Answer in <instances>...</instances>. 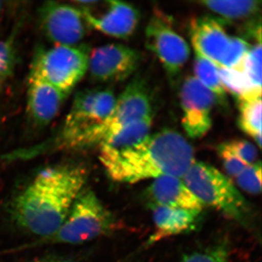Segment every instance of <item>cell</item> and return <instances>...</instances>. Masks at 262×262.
<instances>
[{
	"label": "cell",
	"mask_w": 262,
	"mask_h": 262,
	"mask_svg": "<svg viewBox=\"0 0 262 262\" xmlns=\"http://www.w3.org/2000/svg\"><path fill=\"white\" fill-rule=\"evenodd\" d=\"M113 215L91 189H83L76 198L68 215L48 242L80 244L92 241L112 230Z\"/></svg>",
	"instance_id": "5"
},
{
	"label": "cell",
	"mask_w": 262,
	"mask_h": 262,
	"mask_svg": "<svg viewBox=\"0 0 262 262\" xmlns=\"http://www.w3.org/2000/svg\"><path fill=\"white\" fill-rule=\"evenodd\" d=\"M67 95L30 70L27 89V113L38 127L47 126L59 113Z\"/></svg>",
	"instance_id": "12"
},
{
	"label": "cell",
	"mask_w": 262,
	"mask_h": 262,
	"mask_svg": "<svg viewBox=\"0 0 262 262\" xmlns=\"http://www.w3.org/2000/svg\"><path fill=\"white\" fill-rule=\"evenodd\" d=\"M251 45L241 37H230L227 50L221 61L220 67L239 71Z\"/></svg>",
	"instance_id": "24"
},
{
	"label": "cell",
	"mask_w": 262,
	"mask_h": 262,
	"mask_svg": "<svg viewBox=\"0 0 262 262\" xmlns=\"http://www.w3.org/2000/svg\"><path fill=\"white\" fill-rule=\"evenodd\" d=\"M116 100L110 89L81 91L75 96L58 134L42 146L20 152V157H29L47 149H81L82 141L90 131L106 120L113 113Z\"/></svg>",
	"instance_id": "3"
},
{
	"label": "cell",
	"mask_w": 262,
	"mask_h": 262,
	"mask_svg": "<svg viewBox=\"0 0 262 262\" xmlns=\"http://www.w3.org/2000/svg\"><path fill=\"white\" fill-rule=\"evenodd\" d=\"M153 115L129 124L108 136L99 144V159L102 165L135 147L150 135Z\"/></svg>",
	"instance_id": "16"
},
{
	"label": "cell",
	"mask_w": 262,
	"mask_h": 262,
	"mask_svg": "<svg viewBox=\"0 0 262 262\" xmlns=\"http://www.w3.org/2000/svg\"><path fill=\"white\" fill-rule=\"evenodd\" d=\"M228 246L226 243L213 245L183 257L181 262H228Z\"/></svg>",
	"instance_id": "25"
},
{
	"label": "cell",
	"mask_w": 262,
	"mask_h": 262,
	"mask_svg": "<svg viewBox=\"0 0 262 262\" xmlns=\"http://www.w3.org/2000/svg\"><path fill=\"white\" fill-rule=\"evenodd\" d=\"M3 3H2V2H0V19H1L2 13H3Z\"/></svg>",
	"instance_id": "30"
},
{
	"label": "cell",
	"mask_w": 262,
	"mask_h": 262,
	"mask_svg": "<svg viewBox=\"0 0 262 262\" xmlns=\"http://www.w3.org/2000/svg\"><path fill=\"white\" fill-rule=\"evenodd\" d=\"M218 70L225 91L233 94L237 100L251 95L261 94V89L254 87L242 72L225 67H218Z\"/></svg>",
	"instance_id": "21"
},
{
	"label": "cell",
	"mask_w": 262,
	"mask_h": 262,
	"mask_svg": "<svg viewBox=\"0 0 262 262\" xmlns=\"http://www.w3.org/2000/svg\"><path fill=\"white\" fill-rule=\"evenodd\" d=\"M15 35L14 31L9 37L0 40V91L13 75L16 66Z\"/></svg>",
	"instance_id": "22"
},
{
	"label": "cell",
	"mask_w": 262,
	"mask_h": 262,
	"mask_svg": "<svg viewBox=\"0 0 262 262\" xmlns=\"http://www.w3.org/2000/svg\"><path fill=\"white\" fill-rule=\"evenodd\" d=\"M30 262H75L72 260L68 259V258L58 257V256H46V257H42L36 258Z\"/></svg>",
	"instance_id": "29"
},
{
	"label": "cell",
	"mask_w": 262,
	"mask_h": 262,
	"mask_svg": "<svg viewBox=\"0 0 262 262\" xmlns=\"http://www.w3.org/2000/svg\"><path fill=\"white\" fill-rule=\"evenodd\" d=\"M239 126L261 146V94L239 98Z\"/></svg>",
	"instance_id": "18"
},
{
	"label": "cell",
	"mask_w": 262,
	"mask_h": 262,
	"mask_svg": "<svg viewBox=\"0 0 262 262\" xmlns=\"http://www.w3.org/2000/svg\"><path fill=\"white\" fill-rule=\"evenodd\" d=\"M239 187L253 194H258L261 191V164L256 162L248 165L236 177Z\"/></svg>",
	"instance_id": "26"
},
{
	"label": "cell",
	"mask_w": 262,
	"mask_h": 262,
	"mask_svg": "<svg viewBox=\"0 0 262 262\" xmlns=\"http://www.w3.org/2000/svg\"><path fill=\"white\" fill-rule=\"evenodd\" d=\"M217 151L223 161L225 170L229 175L236 177L248 166V164L229 151L224 145L223 143L218 146Z\"/></svg>",
	"instance_id": "28"
},
{
	"label": "cell",
	"mask_w": 262,
	"mask_h": 262,
	"mask_svg": "<svg viewBox=\"0 0 262 262\" xmlns=\"http://www.w3.org/2000/svg\"><path fill=\"white\" fill-rule=\"evenodd\" d=\"M151 96L145 81L136 77L127 84L115 103L113 113L84 137L82 148L99 145L108 136L129 124L153 115Z\"/></svg>",
	"instance_id": "7"
},
{
	"label": "cell",
	"mask_w": 262,
	"mask_h": 262,
	"mask_svg": "<svg viewBox=\"0 0 262 262\" xmlns=\"http://www.w3.org/2000/svg\"><path fill=\"white\" fill-rule=\"evenodd\" d=\"M87 175L85 168L74 164L43 169L13 201V220L36 235L54 234L83 189Z\"/></svg>",
	"instance_id": "1"
},
{
	"label": "cell",
	"mask_w": 262,
	"mask_h": 262,
	"mask_svg": "<svg viewBox=\"0 0 262 262\" xmlns=\"http://www.w3.org/2000/svg\"><path fill=\"white\" fill-rule=\"evenodd\" d=\"M201 3L220 15L222 20L249 18L256 14L261 5V2L256 0H207Z\"/></svg>",
	"instance_id": "19"
},
{
	"label": "cell",
	"mask_w": 262,
	"mask_h": 262,
	"mask_svg": "<svg viewBox=\"0 0 262 262\" xmlns=\"http://www.w3.org/2000/svg\"><path fill=\"white\" fill-rule=\"evenodd\" d=\"M182 179L203 206H211L232 220L246 223L250 209L246 200L214 167L194 161Z\"/></svg>",
	"instance_id": "4"
},
{
	"label": "cell",
	"mask_w": 262,
	"mask_h": 262,
	"mask_svg": "<svg viewBox=\"0 0 262 262\" xmlns=\"http://www.w3.org/2000/svg\"><path fill=\"white\" fill-rule=\"evenodd\" d=\"M195 78L214 95L216 102L226 103L227 96L220 75L218 67L211 61L195 53L194 62Z\"/></svg>",
	"instance_id": "20"
},
{
	"label": "cell",
	"mask_w": 262,
	"mask_h": 262,
	"mask_svg": "<svg viewBox=\"0 0 262 262\" xmlns=\"http://www.w3.org/2000/svg\"><path fill=\"white\" fill-rule=\"evenodd\" d=\"M194 161V149L189 141L177 131L165 129L150 134L103 166L113 181L134 184L164 176L182 178Z\"/></svg>",
	"instance_id": "2"
},
{
	"label": "cell",
	"mask_w": 262,
	"mask_h": 262,
	"mask_svg": "<svg viewBox=\"0 0 262 262\" xmlns=\"http://www.w3.org/2000/svg\"><path fill=\"white\" fill-rule=\"evenodd\" d=\"M105 3L106 8L99 15L94 14L85 8H79L88 25L118 39L130 37L139 24V13L135 7L125 2L107 1Z\"/></svg>",
	"instance_id": "13"
},
{
	"label": "cell",
	"mask_w": 262,
	"mask_h": 262,
	"mask_svg": "<svg viewBox=\"0 0 262 262\" xmlns=\"http://www.w3.org/2000/svg\"><path fill=\"white\" fill-rule=\"evenodd\" d=\"M90 51L83 46H56L36 53L31 70L68 96L89 70Z\"/></svg>",
	"instance_id": "6"
},
{
	"label": "cell",
	"mask_w": 262,
	"mask_h": 262,
	"mask_svg": "<svg viewBox=\"0 0 262 262\" xmlns=\"http://www.w3.org/2000/svg\"><path fill=\"white\" fill-rule=\"evenodd\" d=\"M156 231L149 239L150 243L187 232L192 229L200 213L168 208L151 206Z\"/></svg>",
	"instance_id": "17"
},
{
	"label": "cell",
	"mask_w": 262,
	"mask_h": 262,
	"mask_svg": "<svg viewBox=\"0 0 262 262\" xmlns=\"http://www.w3.org/2000/svg\"><path fill=\"white\" fill-rule=\"evenodd\" d=\"M151 206H164L201 213L203 206L181 177L164 176L154 179L146 191Z\"/></svg>",
	"instance_id": "15"
},
{
	"label": "cell",
	"mask_w": 262,
	"mask_h": 262,
	"mask_svg": "<svg viewBox=\"0 0 262 262\" xmlns=\"http://www.w3.org/2000/svg\"><path fill=\"white\" fill-rule=\"evenodd\" d=\"M172 24L171 18L163 12H155L146 28V46L158 57L173 84L187 61L190 49Z\"/></svg>",
	"instance_id": "8"
},
{
	"label": "cell",
	"mask_w": 262,
	"mask_h": 262,
	"mask_svg": "<svg viewBox=\"0 0 262 262\" xmlns=\"http://www.w3.org/2000/svg\"><path fill=\"white\" fill-rule=\"evenodd\" d=\"M225 20L205 15L193 20L190 36L195 53L220 67L229 42L224 27Z\"/></svg>",
	"instance_id": "14"
},
{
	"label": "cell",
	"mask_w": 262,
	"mask_h": 262,
	"mask_svg": "<svg viewBox=\"0 0 262 262\" xmlns=\"http://www.w3.org/2000/svg\"><path fill=\"white\" fill-rule=\"evenodd\" d=\"M229 151L248 165L256 163L258 157L257 149L252 143L246 140H234L223 143Z\"/></svg>",
	"instance_id": "27"
},
{
	"label": "cell",
	"mask_w": 262,
	"mask_h": 262,
	"mask_svg": "<svg viewBox=\"0 0 262 262\" xmlns=\"http://www.w3.org/2000/svg\"><path fill=\"white\" fill-rule=\"evenodd\" d=\"M182 126L188 137L200 139L212 125V111L216 100L214 95L194 77L183 82L180 91Z\"/></svg>",
	"instance_id": "10"
},
{
	"label": "cell",
	"mask_w": 262,
	"mask_h": 262,
	"mask_svg": "<svg viewBox=\"0 0 262 262\" xmlns=\"http://www.w3.org/2000/svg\"><path fill=\"white\" fill-rule=\"evenodd\" d=\"M39 21L44 35L56 46H78L86 34L88 24L74 5L47 2L39 8Z\"/></svg>",
	"instance_id": "9"
},
{
	"label": "cell",
	"mask_w": 262,
	"mask_h": 262,
	"mask_svg": "<svg viewBox=\"0 0 262 262\" xmlns=\"http://www.w3.org/2000/svg\"><path fill=\"white\" fill-rule=\"evenodd\" d=\"M140 58V53L128 46L105 45L90 52L88 72L98 82L125 80L139 67Z\"/></svg>",
	"instance_id": "11"
},
{
	"label": "cell",
	"mask_w": 262,
	"mask_h": 262,
	"mask_svg": "<svg viewBox=\"0 0 262 262\" xmlns=\"http://www.w3.org/2000/svg\"><path fill=\"white\" fill-rule=\"evenodd\" d=\"M239 72H242L254 87L261 89V42L251 46Z\"/></svg>",
	"instance_id": "23"
}]
</instances>
